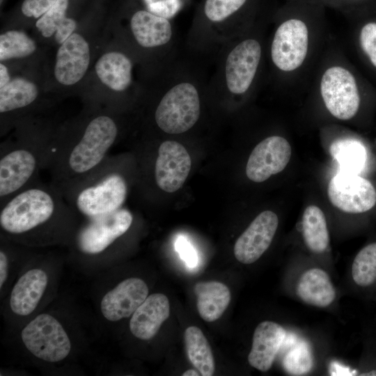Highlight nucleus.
<instances>
[{
    "mask_svg": "<svg viewBox=\"0 0 376 376\" xmlns=\"http://www.w3.org/2000/svg\"><path fill=\"white\" fill-rule=\"evenodd\" d=\"M122 113L83 105L76 116L58 124L46 169L63 196L109 155L120 138Z\"/></svg>",
    "mask_w": 376,
    "mask_h": 376,
    "instance_id": "f257e3e1",
    "label": "nucleus"
},
{
    "mask_svg": "<svg viewBox=\"0 0 376 376\" xmlns=\"http://www.w3.org/2000/svg\"><path fill=\"white\" fill-rule=\"evenodd\" d=\"M76 215L56 187L39 180L0 205V228L26 244L66 241L75 233Z\"/></svg>",
    "mask_w": 376,
    "mask_h": 376,
    "instance_id": "f03ea898",
    "label": "nucleus"
},
{
    "mask_svg": "<svg viewBox=\"0 0 376 376\" xmlns=\"http://www.w3.org/2000/svg\"><path fill=\"white\" fill-rule=\"evenodd\" d=\"M45 115L17 123L0 145V205L39 180L58 123Z\"/></svg>",
    "mask_w": 376,
    "mask_h": 376,
    "instance_id": "7ed1b4c3",
    "label": "nucleus"
},
{
    "mask_svg": "<svg viewBox=\"0 0 376 376\" xmlns=\"http://www.w3.org/2000/svg\"><path fill=\"white\" fill-rule=\"evenodd\" d=\"M108 23L81 20L49 58L45 89L58 100L78 92L108 39Z\"/></svg>",
    "mask_w": 376,
    "mask_h": 376,
    "instance_id": "20e7f679",
    "label": "nucleus"
},
{
    "mask_svg": "<svg viewBox=\"0 0 376 376\" xmlns=\"http://www.w3.org/2000/svg\"><path fill=\"white\" fill-rule=\"evenodd\" d=\"M136 62L130 52L108 32V39L78 92L83 105L123 112L128 96L136 88L133 74Z\"/></svg>",
    "mask_w": 376,
    "mask_h": 376,
    "instance_id": "39448f33",
    "label": "nucleus"
},
{
    "mask_svg": "<svg viewBox=\"0 0 376 376\" xmlns=\"http://www.w3.org/2000/svg\"><path fill=\"white\" fill-rule=\"evenodd\" d=\"M123 159L109 155L95 170L63 194L76 214L87 219L123 207L128 193Z\"/></svg>",
    "mask_w": 376,
    "mask_h": 376,
    "instance_id": "423d86ee",
    "label": "nucleus"
},
{
    "mask_svg": "<svg viewBox=\"0 0 376 376\" xmlns=\"http://www.w3.org/2000/svg\"><path fill=\"white\" fill-rule=\"evenodd\" d=\"M9 69L11 78L0 87L1 137L6 136L19 122L47 114L48 110L59 102L46 92L44 72Z\"/></svg>",
    "mask_w": 376,
    "mask_h": 376,
    "instance_id": "0eeeda50",
    "label": "nucleus"
},
{
    "mask_svg": "<svg viewBox=\"0 0 376 376\" xmlns=\"http://www.w3.org/2000/svg\"><path fill=\"white\" fill-rule=\"evenodd\" d=\"M109 35L134 56L136 62L166 47L173 37L169 19L146 8L135 10L125 25L108 22Z\"/></svg>",
    "mask_w": 376,
    "mask_h": 376,
    "instance_id": "6e6552de",
    "label": "nucleus"
},
{
    "mask_svg": "<svg viewBox=\"0 0 376 376\" xmlns=\"http://www.w3.org/2000/svg\"><path fill=\"white\" fill-rule=\"evenodd\" d=\"M200 96L192 82L183 81L171 87L159 100L153 119L159 130L175 134L190 130L200 116Z\"/></svg>",
    "mask_w": 376,
    "mask_h": 376,
    "instance_id": "1a4fd4ad",
    "label": "nucleus"
},
{
    "mask_svg": "<svg viewBox=\"0 0 376 376\" xmlns=\"http://www.w3.org/2000/svg\"><path fill=\"white\" fill-rule=\"evenodd\" d=\"M21 338L31 354L47 362L63 360L71 350L70 340L62 324L47 313L39 314L27 324Z\"/></svg>",
    "mask_w": 376,
    "mask_h": 376,
    "instance_id": "9d476101",
    "label": "nucleus"
},
{
    "mask_svg": "<svg viewBox=\"0 0 376 376\" xmlns=\"http://www.w3.org/2000/svg\"><path fill=\"white\" fill-rule=\"evenodd\" d=\"M133 221L132 213L124 207L108 214L87 219L76 235L74 233L75 246L84 255H100L129 230Z\"/></svg>",
    "mask_w": 376,
    "mask_h": 376,
    "instance_id": "9b49d317",
    "label": "nucleus"
},
{
    "mask_svg": "<svg viewBox=\"0 0 376 376\" xmlns=\"http://www.w3.org/2000/svg\"><path fill=\"white\" fill-rule=\"evenodd\" d=\"M322 100L330 113L340 120H349L357 113L360 96L353 75L341 66H332L324 72L320 82Z\"/></svg>",
    "mask_w": 376,
    "mask_h": 376,
    "instance_id": "f8f14e48",
    "label": "nucleus"
},
{
    "mask_svg": "<svg viewBox=\"0 0 376 376\" xmlns=\"http://www.w3.org/2000/svg\"><path fill=\"white\" fill-rule=\"evenodd\" d=\"M47 49L26 30L10 29L1 31L0 63L11 68L35 70L46 74Z\"/></svg>",
    "mask_w": 376,
    "mask_h": 376,
    "instance_id": "ddd939ff",
    "label": "nucleus"
},
{
    "mask_svg": "<svg viewBox=\"0 0 376 376\" xmlns=\"http://www.w3.org/2000/svg\"><path fill=\"white\" fill-rule=\"evenodd\" d=\"M308 46L306 24L299 19H290L276 30L272 45L271 57L277 68L284 72L299 68L305 60Z\"/></svg>",
    "mask_w": 376,
    "mask_h": 376,
    "instance_id": "4468645a",
    "label": "nucleus"
},
{
    "mask_svg": "<svg viewBox=\"0 0 376 376\" xmlns=\"http://www.w3.org/2000/svg\"><path fill=\"white\" fill-rule=\"evenodd\" d=\"M261 46L253 38L242 40L232 48L224 62L226 89L235 95L245 93L255 78L261 58Z\"/></svg>",
    "mask_w": 376,
    "mask_h": 376,
    "instance_id": "2eb2a0df",
    "label": "nucleus"
},
{
    "mask_svg": "<svg viewBox=\"0 0 376 376\" xmlns=\"http://www.w3.org/2000/svg\"><path fill=\"white\" fill-rule=\"evenodd\" d=\"M327 192L332 205L347 213H363L376 204L374 186L358 174L340 171L331 179Z\"/></svg>",
    "mask_w": 376,
    "mask_h": 376,
    "instance_id": "dca6fc26",
    "label": "nucleus"
},
{
    "mask_svg": "<svg viewBox=\"0 0 376 376\" xmlns=\"http://www.w3.org/2000/svg\"><path fill=\"white\" fill-rule=\"evenodd\" d=\"M191 167V159L186 148L175 141L162 142L154 164V179L164 191L173 193L185 182Z\"/></svg>",
    "mask_w": 376,
    "mask_h": 376,
    "instance_id": "f3484780",
    "label": "nucleus"
},
{
    "mask_svg": "<svg viewBox=\"0 0 376 376\" xmlns=\"http://www.w3.org/2000/svg\"><path fill=\"white\" fill-rule=\"evenodd\" d=\"M291 146L280 136H272L260 142L251 152L246 166V174L255 182L265 181L282 171L291 156Z\"/></svg>",
    "mask_w": 376,
    "mask_h": 376,
    "instance_id": "a211bd4d",
    "label": "nucleus"
},
{
    "mask_svg": "<svg viewBox=\"0 0 376 376\" xmlns=\"http://www.w3.org/2000/svg\"><path fill=\"white\" fill-rule=\"evenodd\" d=\"M278 224L279 219L274 212L265 210L259 214L236 240V259L243 264L258 260L270 246Z\"/></svg>",
    "mask_w": 376,
    "mask_h": 376,
    "instance_id": "6ab92c4d",
    "label": "nucleus"
},
{
    "mask_svg": "<svg viewBox=\"0 0 376 376\" xmlns=\"http://www.w3.org/2000/svg\"><path fill=\"white\" fill-rule=\"evenodd\" d=\"M70 0H57L32 27V36L42 46L56 48L78 27L81 21L70 15Z\"/></svg>",
    "mask_w": 376,
    "mask_h": 376,
    "instance_id": "aec40b11",
    "label": "nucleus"
},
{
    "mask_svg": "<svg viewBox=\"0 0 376 376\" xmlns=\"http://www.w3.org/2000/svg\"><path fill=\"white\" fill-rule=\"evenodd\" d=\"M148 287L139 278H128L108 291L102 297L100 310L111 322L131 316L148 296Z\"/></svg>",
    "mask_w": 376,
    "mask_h": 376,
    "instance_id": "412c9836",
    "label": "nucleus"
},
{
    "mask_svg": "<svg viewBox=\"0 0 376 376\" xmlns=\"http://www.w3.org/2000/svg\"><path fill=\"white\" fill-rule=\"evenodd\" d=\"M285 336L286 332L279 324L272 321L260 322L253 333L248 356L249 364L262 372L269 370Z\"/></svg>",
    "mask_w": 376,
    "mask_h": 376,
    "instance_id": "4be33fe9",
    "label": "nucleus"
},
{
    "mask_svg": "<svg viewBox=\"0 0 376 376\" xmlns=\"http://www.w3.org/2000/svg\"><path fill=\"white\" fill-rule=\"evenodd\" d=\"M169 315L170 304L167 297L162 293L152 294L132 315L130 331L139 339L150 340L155 336Z\"/></svg>",
    "mask_w": 376,
    "mask_h": 376,
    "instance_id": "5701e85b",
    "label": "nucleus"
},
{
    "mask_svg": "<svg viewBox=\"0 0 376 376\" xmlns=\"http://www.w3.org/2000/svg\"><path fill=\"white\" fill-rule=\"evenodd\" d=\"M48 283L46 272L33 268L24 273L13 288L10 297V308L13 313L27 316L38 306Z\"/></svg>",
    "mask_w": 376,
    "mask_h": 376,
    "instance_id": "b1692460",
    "label": "nucleus"
},
{
    "mask_svg": "<svg viewBox=\"0 0 376 376\" xmlns=\"http://www.w3.org/2000/svg\"><path fill=\"white\" fill-rule=\"evenodd\" d=\"M296 292L305 303L326 307L336 297V291L327 273L320 268L309 269L300 276Z\"/></svg>",
    "mask_w": 376,
    "mask_h": 376,
    "instance_id": "393cba45",
    "label": "nucleus"
},
{
    "mask_svg": "<svg viewBox=\"0 0 376 376\" xmlns=\"http://www.w3.org/2000/svg\"><path fill=\"white\" fill-rule=\"evenodd\" d=\"M194 291L197 299L198 312L206 322H214L221 318L231 299L229 288L216 281L198 282Z\"/></svg>",
    "mask_w": 376,
    "mask_h": 376,
    "instance_id": "a878e982",
    "label": "nucleus"
},
{
    "mask_svg": "<svg viewBox=\"0 0 376 376\" xmlns=\"http://www.w3.org/2000/svg\"><path fill=\"white\" fill-rule=\"evenodd\" d=\"M185 347L190 362L203 376L214 373V359L210 344L202 331L191 326L184 334Z\"/></svg>",
    "mask_w": 376,
    "mask_h": 376,
    "instance_id": "bb28decb",
    "label": "nucleus"
},
{
    "mask_svg": "<svg viewBox=\"0 0 376 376\" xmlns=\"http://www.w3.org/2000/svg\"><path fill=\"white\" fill-rule=\"evenodd\" d=\"M302 235L307 247L314 253H322L329 243L325 216L315 205L308 206L302 216Z\"/></svg>",
    "mask_w": 376,
    "mask_h": 376,
    "instance_id": "cd10ccee",
    "label": "nucleus"
},
{
    "mask_svg": "<svg viewBox=\"0 0 376 376\" xmlns=\"http://www.w3.org/2000/svg\"><path fill=\"white\" fill-rule=\"evenodd\" d=\"M329 152L340 166V171L358 174L365 166L366 150L364 146L357 140H336L330 146Z\"/></svg>",
    "mask_w": 376,
    "mask_h": 376,
    "instance_id": "c85d7f7f",
    "label": "nucleus"
},
{
    "mask_svg": "<svg viewBox=\"0 0 376 376\" xmlns=\"http://www.w3.org/2000/svg\"><path fill=\"white\" fill-rule=\"evenodd\" d=\"M352 277L359 287L368 288L376 283V242L363 247L352 265Z\"/></svg>",
    "mask_w": 376,
    "mask_h": 376,
    "instance_id": "c756f323",
    "label": "nucleus"
},
{
    "mask_svg": "<svg viewBox=\"0 0 376 376\" xmlns=\"http://www.w3.org/2000/svg\"><path fill=\"white\" fill-rule=\"evenodd\" d=\"M313 359L309 345L298 340L286 352L283 359L285 370L292 375H303L312 368Z\"/></svg>",
    "mask_w": 376,
    "mask_h": 376,
    "instance_id": "7c9ffc66",
    "label": "nucleus"
},
{
    "mask_svg": "<svg viewBox=\"0 0 376 376\" xmlns=\"http://www.w3.org/2000/svg\"><path fill=\"white\" fill-rule=\"evenodd\" d=\"M247 0H205L203 6L205 18L211 24L226 22L237 13Z\"/></svg>",
    "mask_w": 376,
    "mask_h": 376,
    "instance_id": "2f4dec72",
    "label": "nucleus"
},
{
    "mask_svg": "<svg viewBox=\"0 0 376 376\" xmlns=\"http://www.w3.org/2000/svg\"><path fill=\"white\" fill-rule=\"evenodd\" d=\"M57 0H24L20 6L23 22L19 29L32 28L36 20L45 13Z\"/></svg>",
    "mask_w": 376,
    "mask_h": 376,
    "instance_id": "473e14b6",
    "label": "nucleus"
},
{
    "mask_svg": "<svg viewBox=\"0 0 376 376\" xmlns=\"http://www.w3.org/2000/svg\"><path fill=\"white\" fill-rule=\"evenodd\" d=\"M359 39L362 49L376 67V22L365 24L360 32Z\"/></svg>",
    "mask_w": 376,
    "mask_h": 376,
    "instance_id": "72a5a7b5",
    "label": "nucleus"
},
{
    "mask_svg": "<svg viewBox=\"0 0 376 376\" xmlns=\"http://www.w3.org/2000/svg\"><path fill=\"white\" fill-rule=\"evenodd\" d=\"M143 1L148 10L168 19L178 13L182 6L181 0H143Z\"/></svg>",
    "mask_w": 376,
    "mask_h": 376,
    "instance_id": "f704fd0d",
    "label": "nucleus"
},
{
    "mask_svg": "<svg viewBox=\"0 0 376 376\" xmlns=\"http://www.w3.org/2000/svg\"><path fill=\"white\" fill-rule=\"evenodd\" d=\"M175 248L181 258L189 267H194L197 263V256L193 246L184 237H180L175 243Z\"/></svg>",
    "mask_w": 376,
    "mask_h": 376,
    "instance_id": "c9c22d12",
    "label": "nucleus"
},
{
    "mask_svg": "<svg viewBox=\"0 0 376 376\" xmlns=\"http://www.w3.org/2000/svg\"><path fill=\"white\" fill-rule=\"evenodd\" d=\"M8 256L5 251L4 249H1L0 251V288L2 286L7 280L8 274Z\"/></svg>",
    "mask_w": 376,
    "mask_h": 376,
    "instance_id": "e433bc0d",
    "label": "nucleus"
},
{
    "mask_svg": "<svg viewBox=\"0 0 376 376\" xmlns=\"http://www.w3.org/2000/svg\"><path fill=\"white\" fill-rule=\"evenodd\" d=\"M199 373H200L195 370L194 369H189V370H186L185 372L183 373L182 376H189V375L198 376V375H201Z\"/></svg>",
    "mask_w": 376,
    "mask_h": 376,
    "instance_id": "4c0bfd02",
    "label": "nucleus"
},
{
    "mask_svg": "<svg viewBox=\"0 0 376 376\" xmlns=\"http://www.w3.org/2000/svg\"><path fill=\"white\" fill-rule=\"evenodd\" d=\"M3 1H4V0H0V5H1V6H2V4H3Z\"/></svg>",
    "mask_w": 376,
    "mask_h": 376,
    "instance_id": "58836bf2",
    "label": "nucleus"
}]
</instances>
